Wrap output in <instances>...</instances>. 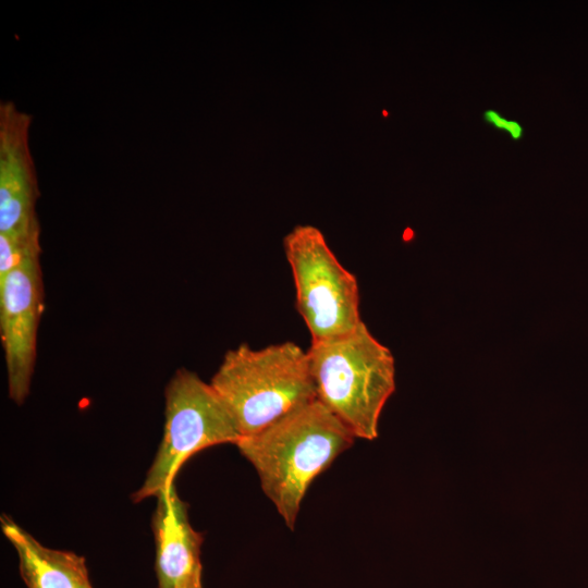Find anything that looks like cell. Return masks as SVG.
<instances>
[{"label": "cell", "instance_id": "12", "mask_svg": "<svg viewBox=\"0 0 588 588\" xmlns=\"http://www.w3.org/2000/svg\"><path fill=\"white\" fill-rule=\"evenodd\" d=\"M188 588H203L201 580L194 583Z\"/></svg>", "mask_w": 588, "mask_h": 588}, {"label": "cell", "instance_id": "6", "mask_svg": "<svg viewBox=\"0 0 588 588\" xmlns=\"http://www.w3.org/2000/svg\"><path fill=\"white\" fill-rule=\"evenodd\" d=\"M42 305L40 255L0 280V333L10 399L21 405L30 391Z\"/></svg>", "mask_w": 588, "mask_h": 588}, {"label": "cell", "instance_id": "8", "mask_svg": "<svg viewBox=\"0 0 588 588\" xmlns=\"http://www.w3.org/2000/svg\"><path fill=\"white\" fill-rule=\"evenodd\" d=\"M151 527L159 588H188L201 580L203 537L191 525L186 503L174 483L157 497Z\"/></svg>", "mask_w": 588, "mask_h": 588}, {"label": "cell", "instance_id": "13", "mask_svg": "<svg viewBox=\"0 0 588 588\" xmlns=\"http://www.w3.org/2000/svg\"><path fill=\"white\" fill-rule=\"evenodd\" d=\"M86 588H93V586L90 585V586H88V587H86Z\"/></svg>", "mask_w": 588, "mask_h": 588}, {"label": "cell", "instance_id": "10", "mask_svg": "<svg viewBox=\"0 0 588 588\" xmlns=\"http://www.w3.org/2000/svg\"><path fill=\"white\" fill-rule=\"evenodd\" d=\"M40 253V231L22 235L0 234V280Z\"/></svg>", "mask_w": 588, "mask_h": 588}, {"label": "cell", "instance_id": "2", "mask_svg": "<svg viewBox=\"0 0 588 588\" xmlns=\"http://www.w3.org/2000/svg\"><path fill=\"white\" fill-rule=\"evenodd\" d=\"M316 399L355 438L378 436L382 409L395 390V365L391 351L362 321L350 333L307 351Z\"/></svg>", "mask_w": 588, "mask_h": 588}, {"label": "cell", "instance_id": "4", "mask_svg": "<svg viewBox=\"0 0 588 588\" xmlns=\"http://www.w3.org/2000/svg\"><path fill=\"white\" fill-rule=\"evenodd\" d=\"M164 429L156 456L134 502L157 497L173 485L182 465L209 446L242 438L229 409L211 384L180 368L164 390Z\"/></svg>", "mask_w": 588, "mask_h": 588}, {"label": "cell", "instance_id": "3", "mask_svg": "<svg viewBox=\"0 0 588 588\" xmlns=\"http://www.w3.org/2000/svg\"><path fill=\"white\" fill-rule=\"evenodd\" d=\"M242 437L316 399L307 351L287 341L228 351L210 382Z\"/></svg>", "mask_w": 588, "mask_h": 588}, {"label": "cell", "instance_id": "7", "mask_svg": "<svg viewBox=\"0 0 588 588\" xmlns=\"http://www.w3.org/2000/svg\"><path fill=\"white\" fill-rule=\"evenodd\" d=\"M32 117L12 101L0 102V234L40 231V195L29 147Z\"/></svg>", "mask_w": 588, "mask_h": 588}, {"label": "cell", "instance_id": "11", "mask_svg": "<svg viewBox=\"0 0 588 588\" xmlns=\"http://www.w3.org/2000/svg\"><path fill=\"white\" fill-rule=\"evenodd\" d=\"M482 121L486 125L498 132H505L514 143L520 142L525 136L524 126L516 120H507L499 111L487 109L482 112Z\"/></svg>", "mask_w": 588, "mask_h": 588}, {"label": "cell", "instance_id": "9", "mask_svg": "<svg viewBox=\"0 0 588 588\" xmlns=\"http://www.w3.org/2000/svg\"><path fill=\"white\" fill-rule=\"evenodd\" d=\"M0 522L4 537L16 551L20 574L27 588H86L91 585L83 556L45 547L4 514Z\"/></svg>", "mask_w": 588, "mask_h": 588}, {"label": "cell", "instance_id": "1", "mask_svg": "<svg viewBox=\"0 0 588 588\" xmlns=\"http://www.w3.org/2000/svg\"><path fill=\"white\" fill-rule=\"evenodd\" d=\"M355 437L317 399L235 444L255 468L261 489L290 529L314 479Z\"/></svg>", "mask_w": 588, "mask_h": 588}, {"label": "cell", "instance_id": "5", "mask_svg": "<svg viewBox=\"0 0 588 588\" xmlns=\"http://www.w3.org/2000/svg\"><path fill=\"white\" fill-rule=\"evenodd\" d=\"M295 286L296 308L311 344L353 331L362 321L359 290L350 272L313 225H296L283 238Z\"/></svg>", "mask_w": 588, "mask_h": 588}]
</instances>
